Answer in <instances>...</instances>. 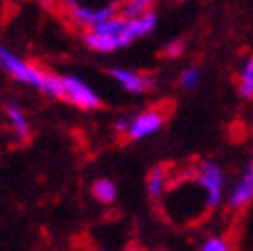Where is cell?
<instances>
[{"label": "cell", "instance_id": "1", "mask_svg": "<svg viewBox=\"0 0 253 251\" xmlns=\"http://www.w3.org/2000/svg\"><path fill=\"white\" fill-rule=\"evenodd\" d=\"M197 183L206 193V208L215 210L224 199L226 190V174L215 161H201L197 165Z\"/></svg>", "mask_w": 253, "mask_h": 251}, {"label": "cell", "instance_id": "2", "mask_svg": "<svg viewBox=\"0 0 253 251\" xmlns=\"http://www.w3.org/2000/svg\"><path fill=\"white\" fill-rule=\"evenodd\" d=\"M0 66H2L16 82L37 86L39 91H41L43 82H45V75H47L45 70H41L39 66H34V63L25 61V59H21V57H16L5 46H0Z\"/></svg>", "mask_w": 253, "mask_h": 251}, {"label": "cell", "instance_id": "3", "mask_svg": "<svg viewBox=\"0 0 253 251\" xmlns=\"http://www.w3.org/2000/svg\"><path fill=\"white\" fill-rule=\"evenodd\" d=\"M63 100L75 106H79V109H86V111L100 109L102 106L100 95L95 93L84 79L75 77V75H66V77H63Z\"/></svg>", "mask_w": 253, "mask_h": 251}, {"label": "cell", "instance_id": "4", "mask_svg": "<svg viewBox=\"0 0 253 251\" xmlns=\"http://www.w3.org/2000/svg\"><path fill=\"white\" fill-rule=\"evenodd\" d=\"M253 201V154L247 161L242 174L237 179V183L233 186V190L226 195V208L231 213H240Z\"/></svg>", "mask_w": 253, "mask_h": 251}, {"label": "cell", "instance_id": "5", "mask_svg": "<svg viewBox=\"0 0 253 251\" xmlns=\"http://www.w3.org/2000/svg\"><path fill=\"white\" fill-rule=\"evenodd\" d=\"M163 122H165L163 111L147 109V111H142V113H138L136 118L131 120L126 136L131 138V141H142V138H147V136H152V134H156V131L163 127Z\"/></svg>", "mask_w": 253, "mask_h": 251}, {"label": "cell", "instance_id": "6", "mask_svg": "<svg viewBox=\"0 0 253 251\" xmlns=\"http://www.w3.org/2000/svg\"><path fill=\"white\" fill-rule=\"evenodd\" d=\"M109 75L129 93H147V91H152L156 86V79L152 75L131 73V70H125V68H111Z\"/></svg>", "mask_w": 253, "mask_h": 251}, {"label": "cell", "instance_id": "7", "mask_svg": "<svg viewBox=\"0 0 253 251\" xmlns=\"http://www.w3.org/2000/svg\"><path fill=\"white\" fill-rule=\"evenodd\" d=\"M156 27V14L154 11H147V14L142 16V18H136V21H126V27L125 32H122L120 37H118V43L122 46H129V43H133L138 37H145V34H149V32Z\"/></svg>", "mask_w": 253, "mask_h": 251}, {"label": "cell", "instance_id": "8", "mask_svg": "<svg viewBox=\"0 0 253 251\" xmlns=\"http://www.w3.org/2000/svg\"><path fill=\"white\" fill-rule=\"evenodd\" d=\"M5 113H7V118H9V122H11V129H14L16 138H18V141H23V143L30 141V138H32V129H30V122H27L25 113H23V111L18 109L16 104H7L5 106Z\"/></svg>", "mask_w": 253, "mask_h": 251}, {"label": "cell", "instance_id": "9", "mask_svg": "<svg viewBox=\"0 0 253 251\" xmlns=\"http://www.w3.org/2000/svg\"><path fill=\"white\" fill-rule=\"evenodd\" d=\"M237 95L242 100H253V57L244 61L237 75Z\"/></svg>", "mask_w": 253, "mask_h": 251}, {"label": "cell", "instance_id": "10", "mask_svg": "<svg viewBox=\"0 0 253 251\" xmlns=\"http://www.w3.org/2000/svg\"><path fill=\"white\" fill-rule=\"evenodd\" d=\"M90 193H93V197L100 201V204L109 206L113 204L118 199V186L111 179H97V181L93 183V188H90Z\"/></svg>", "mask_w": 253, "mask_h": 251}, {"label": "cell", "instance_id": "11", "mask_svg": "<svg viewBox=\"0 0 253 251\" xmlns=\"http://www.w3.org/2000/svg\"><path fill=\"white\" fill-rule=\"evenodd\" d=\"M84 41L90 50H95V52H113V50L120 48L118 39L106 37V34H97V32H86Z\"/></svg>", "mask_w": 253, "mask_h": 251}, {"label": "cell", "instance_id": "12", "mask_svg": "<svg viewBox=\"0 0 253 251\" xmlns=\"http://www.w3.org/2000/svg\"><path fill=\"white\" fill-rule=\"evenodd\" d=\"M147 11H152V2H147V0H131V2L122 5L120 16L126 18V21H136V18H142Z\"/></svg>", "mask_w": 253, "mask_h": 251}, {"label": "cell", "instance_id": "13", "mask_svg": "<svg viewBox=\"0 0 253 251\" xmlns=\"http://www.w3.org/2000/svg\"><path fill=\"white\" fill-rule=\"evenodd\" d=\"M70 14H73V18L79 23V25L90 27V30L95 27V16H97V9H93V7L73 2V5H70Z\"/></svg>", "mask_w": 253, "mask_h": 251}, {"label": "cell", "instance_id": "14", "mask_svg": "<svg viewBox=\"0 0 253 251\" xmlns=\"http://www.w3.org/2000/svg\"><path fill=\"white\" fill-rule=\"evenodd\" d=\"M165 174H163V170L161 167H152L149 170V174H147V190H149V195L152 197H158L161 195V190H163V181H165Z\"/></svg>", "mask_w": 253, "mask_h": 251}, {"label": "cell", "instance_id": "15", "mask_svg": "<svg viewBox=\"0 0 253 251\" xmlns=\"http://www.w3.org/2000/svg\"><path fill=\"white\" fill-rule=\"evenodd\" d=\"M201 251H231V242L224 236H211L201 245Z\"/></svg>", "mask_w": 253, "mask_h": 251}, {"label": "cell", "instance_id": "16", "mask_svg": "<svg viewBox=\"0 0 253 251\" xmlns=\"http://www.w3.org/2000/svg\"><path fill=\"white\" fill-rule=\"evenodd\" d=\"M199 79H201V75H199V70L197 68H185L183 73H181V86L183 89H195L197 84H199Z\"/></svg>", "mask_w": 253, "mask_h": 251}, {"label": "cell", "instance_id": "17", "mask_svg": "<svg viewBox=\"0 0 253 251\" xmlns=\"http://www.w3.org/2000/svg\"><path fill=\"white\" fill-rule=\"evenodd\" d=\"M181 48H183V43L181 41H172L165 46V50H168V57H176V54H181Z\"/></svg>", "mask_w": 253, "mask_h": 251}, {"label": "cell", "instance_id": "18", "mask_svg": "<svg viewBox=\"0 0 253 251\" xmlns=\"http://www.w3.org/2000/svg\"><path fill=\"white\" fill-rule=\"evenodd\" d=\"M129 125H131V120H118L116 122V129L122 134V131H129Z\"/></svg>", "mask_w": 253, "mask_h": 251}, {"label": "cell", "instance_id": "19", "mask_svg": "<svg viewBox=\"0 0 253 251\" xmlns=\"http://www.w3.org/2000/svg\"><path fill=\"white\" fill-rule=\"evenodd\" d=\"M129 251H140V249H136V247H133V249H129Z\"/></svg>", "mask_w": 253, "mask_h": 251}, {"label": "cell", "instance_id": "20", "mask_svg": "<svg viewBox=\"0 0 253 251\" xmlns=\"http://www.w3.org/2000/svg\"><path fill=\"white\" fill-rule=\"evenodd\" d=\"M93 251H104V249H93Z\"/></svg>", "mask_w": 253, "mask_h": 251}]
</instances>
